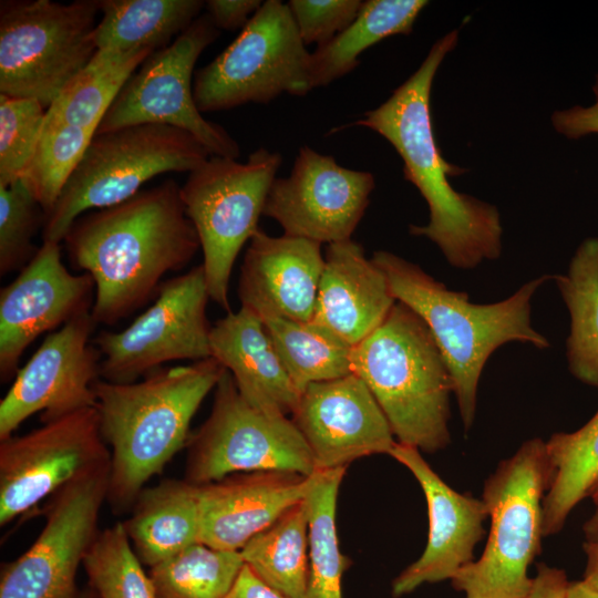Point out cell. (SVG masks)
I'll return each instance as SVG.
<instances>
[{
	"label": "cell",
	"instance_id": "4dcf8cb0",
	"mask_svg": "<svg viewBox=\"0 0 598 598\" xmlns=\"http://www.w3.org/2000/svg\"><path fill=\"white\" fill-rule=\"evenodd\" d=\"M154 52L96 51L89 64L47 109L45 121L79 127L95 134L122 86Z\"/></svg>",
	"mask_w": 598,
	"mask_h": 598
},
{
	"label": "cell",
	"instance_id": "ffe728a7",
	"mask_svg": "<svg viewBox=\"0 0 598 598\" xmlns=\"http://www.w3.org/2000/svg\"><path fill=\"white\" fill-rule=\"evenodd\" d=\"M389 455L417 481L429 516L427 542L422 555L392 581V595L399 598L425 584L451 580L474 561V549L485 534L483 524L488 514L482 498L460 493L446 484L420 450L396 442Z\"/></svg>",
	"mask_w": 598,
	"mask_h": 598
},
{
	"label": "cell",
	"instance_id": "4fadbf2b",
	"mask_svg": "<svg viewBox=\"0 0 598 598\" xmlns=\"http://www.w3.org/2000/svg\"><path fill=\"white\" fill-rule=\"evenodd\" d=\"M209 299L203 265L162 282L154 303L127 328L95 337L100 378L132 383L171 361L212 358Z\"/></svg>",
	"mask_w": 598,
	"mask_h": 598
},
{
	"label": "cell",
	"instance_id": "c3c4849f",
	"mask_svg": "<svg viewBox=\"0 0 598 598\" xmlns=\"http://www.w3.org/2000/svg\"><path fill=\"white\" fill-rule=\"evenodd\" d=\"M592 91H594V94H595V97H596V102H598V74L596 76V81L592 85Z\"/></svg>",
	"mask_w": 598,
	"mask_h": 598
},
{
	"label": "cell",
	"instance_id": "1f68e13d",
	"mask_svg": "<svg viewBox=\"0 0 598 598\" xmlns=\"http://www.w3.org/2000/svg\"><path fill=\"white\" fill-rule=\"evenodd\" d=\"M261 321L300 393L311 383L351 373L352 347L328 328L313 320L267 317Z\"/></svg>",
	"mask_w": 598,
	"mask_h": 598
},
{
	"label": "cell",
	"instance_id": "5bb4252c",
	"mask_svg": "<svg viewBox=\"0 0 598 598\" xmlns=\"http://www.w3.org/2000/svg\"><path fill=\"white\" fill-rule=\"evenodd\" d=\"M110 461L95 406L0 440L1 526Z\"/></svg>",
	"mask_w": 598,
	"mask_h": 598
},
{
	"label": "cell",
	"instance_id": "bcb514c9",
	"mask_svg": "<svg viewBox=\"0 0 598 598\" xmlns=\"http://www.w3.org/2000/svg\"><path fill=\"white\" fill-rule=\"evenodd\" d=\"M567 598H598V590L588 585L584 579L570 581Z\"/></svg>",
	"mask_w": 598,
	"mask_h": 598
},
{
	"label": "cell",
	"instance_id": "52a82bcc",
	"mask_svg": "<svg viewBox=\"0 0 598 598\" xmlns=\"http://www.w3.org/2000/svg\"><path fill=\"white\" fill-rule=\"evenodd\" d=\"M188 132L161 124H137L96 133L45 216L43 241L61 243L90 209L121 204L153 177L193 172L210 157Z\"/></svg>",
	"mask_w": 598,
	"mask_h": 598
},
{
	"label": "cell",
	"instance_id": "484cf974",
	"mask_svg": "<svg viewBox=\"0 0 598 598\" xmlns=\"http://www.w3.org/2000/svg\"><path fill=\"white\" fill-rule=\"evenodd\" d=\"M200 0H99V51L161 50L200 16Z\"/></svg>",
	"mask_w": 598,
	"mask_h": 598
},
{
	"label": "cell",
	"instance_id": "d4e9b609",
	"mask_svg": "<svg viewBox=\"0 0 598 598\" xmlns=\"http://www.w3.org/2000/svg\"><path fill=\"white\" fill-rule=\"evenodd\" d=\"M122 522L140 560L150 567L199 542V485L165 480L143 488Z\"/></svg>",
	"mask_w": 598,
	"mask_h": 598
},
{
	"label": "cell",
	"instance_id": "8992f818",
	"mask_svg": "<svg viewBox=\"0 0 598 598\" xmlns=\"http://www.w3.org/2000/svg\"><path fill=\"white\" fill-rule=\"evenodd\" d=\"M551 471L545 442L530 439L503 460L484 483L491 526L478 559L451 579L464 598H523L532 588L528 568L542 550L543 501Z\"/></svg>",
	"mask_w": 598,
	"mask_h": 598
},
{
	"label": "cell",
	"instance_id": "5b68a950",
	"mask_svg": "<svg viewBox=\"0 0 598 598\" xmlns=\"http://www.w3.org/2000/svg\"><path fill=\"white\" fill-rule=\"evenodd\" d=\"M351 372L370 389L398 443L425 453L451 443L452 378L429 327L406 305L396 301L352 347Z\"/></svg>",
	"mask_w": 598,
	"mask_h": 598
},
{
	"label": "cell",
	"instance_id": "d590c367",
	"mask_svg": "<svg viewBox=\"0 0 598 598\" xmlns=\"http://www.w3.org/2000/svg\"><path fill=\"white\" fill-rule=\"evenodd\" d=\"M93 135L79 127L44 120L34 155L21 181L45 216L53 209Z\"/></svg>",
	"mask_w": 598,
	"mask_h": 598
},
{
	"label": "cell",
	"instance_id": "3957f363",
	"mask_svg": "<svg viewBox=\"0 0 598 598\" xmlns=\"http://www.w3.org/2000/svg\"><path fill=\"white\" fill-rule=\"evenodd\" d=\"M226 371L212 357L132 383L95 382L100 431L111 446L106 501L115 513L133 507L146 482L188 443L195 413Z\"/></svg>",
	"mask_w": 598,
	"mask_h": 598
},
{
	"label": "cell",
	"instance_id": "60d3db41",
	"mask_svg": "<svg viewBox=\"0 0 598 598\" xmlns=\"http://www.w3.org/2000/svg\"><path fill=\"white\" fill-rule=\"evenodd\" d=\"M551 123L558 133L570 140L598 134V102L590 106L576 105L556 111Z\"/></svg>",
	"mask_w": 598,
	"mask_h": 598
},
{
	"label": "cell",
	"instance_id": "f35d334b",
	"mask_svg": "<svg viewBox=\"0 0 598 598\" xmlns=\"http://www.w3.org/2000/svg\"><path fill=\"white\" fill-rule=\"evenodd\" d=\"M361 0H290L287 6L306 45L321 47L357 18Z\"/></svg>",
	"mask_w": 598,
	"mask_h": 598
},
{
	"label": "cell",
	"instance_id": "f546056e",
	"mask_svg": "<svg viewBox=\"0 0 598 598\" xmlns=\"http://www.w3.org/2000/svg\"><path fill=\"white\" fill-rule=\"evenodd\" d=\"M546 453L551 471L543 501V533H559L598 480V410L580 429L554 433Z\"/></svg>",
	"mask_w": 598,
	"mask_h": 598
},
{
	"label": "cell",
	"instance_id": "8d00e7d4",
	"mask_svg": "<svg viewBox=\"0 0 598 598\" xmlns=\"http://www.w3.org/2000/svg\"><path fill=\"white\" fill-rule=\"evenodd\" d=\"M45 213L19 179L9 186L0 185V274L24 268L37 254L33 237Z\"/></svg>",
	"mask_w": 598,
	"mask_h": 598
},
{
	"label": "cell",
	"instance_id": "9a60e30c",
	"mask_svg": "<svg viewBox=\"0 0 598 598\" xmlns=\"http://www.w3.org/2000/svg\"><path fill=\"white\" fill-rule=\"evenodd\" d=\"M109 478L110 463L51 496L41 533L2 571L0 598H75L76 573L99 534Z\"/></svg>",
	"mask_w": 598,
	"mask_h": 598
},
{
	"label": "cell",
	"instance_id": "30bf717a",
	"mask_svg": "<svg viewBox=\"0 0 598 598\" xmlns=\"http://www.w3.org/2000/svg\"><path fill=\"white\" fill-rule=\"evenodd\" d=\"M310 54L287 3L267 0L236 39L196 72L197 107L217 112L266 104L283 93L306 95L313 89Z\"/></svg>",
	"mask_w": 598,
	"mask_h": 598
},
{
	"label": "cell",
	"instance_id": "e0dca14e",
	"mask_svg": "<svg viewBox=\"0 0 598 598\" xmlns=\"http://www.w3.org/2000/svg\"><path fill=\"white\" fill-rule=\"evenodd\" d=\"M95 326L90 312L47 336L0 402V440L38 412L43 423L96 405L101 353L90 342Z\"/></svg>",
	"mask_w": 598,
	"mask_h": 598
},
{
	"label": "cell",
	"instance_id": "ab89813d",
	"mask_svg": "<svg viewBox=\"0 0 598 598\" xmlns=\"http://www.w3.org/2000/svg\"><path fill=\"white\" fill-rule=\"evenodd\" d=\"M261 4L260 0H208L204 9L218 30L233 31L244 29Z\"/></svg>",
	"mask_w": 598,
	"mask_h": 598
},
{
	"label": "cell",
	"instance_id": "d6986e66",
	"mask_svg": "<svg viewBox=\"0 0 598 598\" xmlns=\"http://www.w3.org/2000/svg\"><path fill=\"white\" fill-rule=\"evenodd\" d=\"M291 420L306 440L317 471L344 467L388 454L396 443L386 416L364 381L351 372L309 384Z\"/></svg>",
	"mask_w": 598,
	"mask_h": 598
},
{
	"label": "cell",
	"instance_id": "9c48e42d",
	"mask_svg": "<svg viewBox=\"0 0 598 598\" xmlns=\"http://www.w3.org/2000/svg\"><path fill=\"white\" fill-rule=\"evenodd\" d=\"M281 155L260 147L247 162L210 156L188 173L181 186L186 215L203 251L210 300L230 312L229 280L241 248L258 230V220L281 165Z\"/></svg>",
	"mask_w": 598,
	"mask_h": 598
},
{
	"label": "cell",
	"instance_id": "4316f807",
	"mask_svg": "<svg viewBox=\"0 0 598 598\" xmlns=\"http://www.w3.org/2000/svg\"><path fill=\"white\" fill-rule=\"evenodd\" d=\"M425 0H367L354 21L310 54L315 87L326 86L353 71L370 47L395 34L411 33Z\"/></svg>",
	"mask_w": 598,
	"mask_h": 598
},
{
	"label": "cell",
	"instance_id": "8fae6325",
	"mask_svg": "<svg viewBox=\"0 0 598 598\" xmlns=\"http://www.w3.org/2000/svg\"><path fill=\"white\" fill-rule=\"evenodd\" d=\"M317 472L312 453L291 417L251 406L226 371L209 416L188 440L185 480L204 485L237 473Z\"/></svg>",
	"mask_w": 598,
	"mask_h": 598
},
{
	"label": "cell",
	"instance_id": "ee69618b",
	"mask_svg": "<svg viewBox=\"0 0 598 598\" xmlns=\"http://www.w3.org/2000/svg\"><path fill=\"white\" fill-rule=\"evenodd\" d=\"M584 530V549L598 550V506L595 513L586 520Z\"/></svg>",
	"mask_w": 598,
	"mask_h": 598
},
{
	"label": "cell",
	"instance_id": "7c38bea8",
	"mask_svg": "<svg viewBox=\"0 0 598 598\" xmlns=\"http://www.w3.org/2000/svg\"><path fill=\"white\" fill-rule=\"evenodd\" d=\"M218 35L203 13L171 44L151 54L122 86L95 134L137 124L169 125L195 136L213 156L237 158L238 143L202 115L194 97L196 61Z\"/></svg>",
	"mask_w": 598,
	"mask_h": 598
},
{
	"label": "cell",
	"instance_id": "74e56055",
	"mask_svg": "<svg viewBox=\"0 0 598 598\" xmlns=\"http://www.w3.org/2000/svg\"><path fill=\"white\" fill-rule=\"evenodd\" d=\"M47 110L34 99L0 94V185L21 179L29 166Z\"/></svg>",
	"mask_w": 598,
	"mask_h": 598
},
{
	"label": "cell",
	"instance_id": "f1b7e54d",
	"mask_svg": "<svg viewBox=\"0 0 598 598\" xmlns=\"http://www.w3.org/2000/svg\"><path fill=\"white\" fill-rule=\"evenodd\" d=\"M245 565L285 598H305L309 575L306 498L289 507L241 549Z\"/></svg>",
	"mask_w": 598,
	"mask_h": 598
},
{
	"label": "cell",
	"instance_id": "6da1fadb",
	"mask_svg": "<svg viewBox=\"0 0 598 598\" xmlns=\"http://www.w3.org/2000/svg\"><path fill=\"white\" fill-rule=\"evenodd\" d=\"M64 243L72 265L93 278L91 316L106 326L145 305L164 275L186 267L200 249L173 179L80 216Z\"/></svg>",
	"mask_w": 598,
	"mask_h": 598
},
{
	"label": "cell",
	"instance_id": "83f0119b",
	"mask_svg": "<svg viewBox=\"0 0 598 598\" xmlns=\"http://www.w3.org/2000/svg\"><path fill=\"white\" fill-rule=\"evenodd\" d=\"M553 280L570 316L568 369L577 380L598 389V237L586 238L567 272Z\"/></svg>",
	"mask_w": 598,
	"mask_h": 598
},
{
	"label": "cell",
	"instance_id": "7dc6e473",
	"mask_svg": "<svg viewBox=\"0 0 598 598\" xmlns=\"http://www.w3.org/2000/svg\"><path fill=\"white\" fill-rule=\"evenodd\" d=\"M594 504L598 506V480L590 489L589 496Z\"/></svg>",
	"mask_w": 598,
	"mask_h": 598
},
{
	"label": "cell",
	"instance_id": "b9f144b4",
	"mask_svg": "<svg viewBox=\"0 0 598 598\" xmlns=\"http://www.w3.org/2000/svg\"><path fill=\"white\" fill-rule=\"evenodd\" d=\"M569 580L564 569L539 564L533 585L523 598H567Z\"/></svg>",
	"mask_w": 598,
	"mask_h": 598
},
{
	"label": "cell",
	"instance_id": "603a6c76",
	"mask_svg": "<svg viewBox=\"0 0 598 598\" xmlns=\"http://www.w3.org/2000/svg\"><path fill=\"white\" fill-rule=\"evenodd\" d=\"M383 271L361 244L327 245L312 320L354 347L370 336L395 305Z\"/></svg>",
	"mask_w": 598,
	"mask_h": 598
},
{
	"label": "cell",
	"instance_id": "7bdbcfd3",
	"mask_svg": "<svg viewBox=\"0 0 598 598\" xmlns=\"http://www.w3.org/2000/svg\"><path fill=\"white\" fill-rule=\"evenodd\" d=\"M225 598H285L262 582L246 565Z\"/></svg>",
	"mask_w": 598,
	"mask_h": 598
},
{
	"label": "cell",
	"instance_id": "7a4b0ae2",
	"mask_svg": "<svg viewBox=\"0 0 598 598\" xmlns=\"http://www.w3.org/2000/svg\"><path fill=\"white\" fill-rule=\"evenodd\" d=\"M456 43V30L439 39L419 69L385 102L352 125L377 132L394 147L403 161L404 178L425 199L429 223L411 225L410 234L434 243L450 265L472 269L499 257L503 228L495 206L452 187L448 177L462 169L444 159L435 141L431 89L442 61Z\"/></svg>",
	"mask_w": 598,
	"mask_h": 598
},
{
	"label": "cell",
	"instance_id": "ba28073f",
	"mask_svg": "<svg viewBox=\"0 0 598 598\" xmlns=\"http://www.w3.org/2000/svg\"><path fill=\"white\" fill-rule=\"evenodd\" d=\"M99 1L0 2V94L34 99L47 110L97 49Z\"/></svg>",
	"mask_w": 598,
	"mask_h": 598
},
{
	"label": "cell",
	"instance_id": "ac0fdd59",
	"mask_svg": "<svg viewBox=\"0 0 598 598\" xmlns=\"http://www.w3.org/2000/svg\"><path fill=\"white\" fill-rule=\"evenodd\" d=\"M94 291L90 274L66 269L59 243L43 241L18 277L0 291L1 381L17 374L23 352L39 336L90 313Z\"/></svg>",
	"mask_w": 598,
	"mask_h": 598
},
{
	"label": "cell",
	"instance_id": "f6af8a7d",
	"mask_svg": "<svg viewBox=\"0 0 598 598\" xmlns=\"http://www.w3.org/2000/svg\"><path fill=\"white\" fill-rule=\"evenodd\" d=\"M587 560L584 571V580L598 590V550L584 549Z\"/></svg>",
	"mask_w": 598,
	"mask_h": 598
},
{
	"label": "cell",
	"instance_id": "277c9868",
	"mask_svg": "<svg viewBox=\"0 0 598 598\" xmlns=\"http://www.w3.org/2000/svg\"><path fill=\"white\" fill-rule=\"evenodd\" d=\"M385 275L396 299L411 308L429 327L448 368L465 431L474 422L477 390L491 354L508 342L538 349L549 341L532 324L535 292L553 276L524 283L511 297L494 303H472L468 295L448 289L419 265L385 250L371 258Z\"/></svg>",
	"mask_w": 598,
	"mask_h": 598
},
{
	"label": "cell",
	"instance_id": "2e32d148",
	"mask_svg": "<svg viewBox=\"0 0 598 598\" xmlns=\"http://www.w3.org/2000/svg\"><path fill=\"white\" fill-rule=\"evenodd\" d=\"M370 172L346 168L334 157L300 147L288 177H276L262 215L283 234L333 244L352 239L374 189Z\"/></svg>",
	"mask_w": 598,
	"mask_h": 598
},
{
	"label": "cell",
	"instance_id": "e575fe53",
	"mask_svg": "<svg viewBox=\"0 0 598 598\" xmlns=\"http://www.w3.org/2000/svg\"><path fill=\"white\" fill-rule=\"evenodd\" d=\"M123 523L99 533L83 566L100 598H157Z\"/></svg>",
	"mask_w": 598,
	"mask_h": 598
},
{
	"label": "cell",
	"instance_id": "d6a6232c",
	"mask_svg": "<svg viewBox=\"0 0 598 598\" xmlns=\"http://www.w3.org/2000/svg\"><path fill=\"white\" fill-rule=\"evenodd\" d=\"M347 466L319 471L306 497L309 514V575L305 598H342V576L350 560L340 551L337 499Z\"/></svg>",
	"mask_w": 598,
	"mask_h": 598
},
{
	"label": "cell",
	"instance_id": "cb8c5ba5",
	"mask_svg": "<svg viewBox=\"0 0 598 598\" xmlns=\"http://www.w3.org/2000/svg\"><path fill=\"white\" fill-rule=\"evenodd\" d=\"M209 339L212 357L227 369L251 406L272 416L293 412L300 392L256 313L245 307L227 312L212 326Z\"/></svg>",
	"mask_w": 598,
	"mask_h": 598
},
{
	"label": "cell",
	"instance_id": "44dd1931",
	"mask_svg": "<svg viewBox=\"0 0 598 598\" xmlns=\"http://www.w3.org/2000/svg\"><path fill=\"white\" fill-rule=\"evenodd\" d=\"M287 471L237 473L199 485V542L240 550L289 507L303 501L318 478Z\"/></svg>",
	"mask_w": 598,
	"mask_h": 598
},
{
	"label": "cell",
	"instance_id": "7402d4cb",
	"mask_svg": "<svg viewBox=\"0 0 598 598\" xmlns=\"http://www.w3.org/2000/svg\"><path fill=\"white\" fill-rule=\"evenodd\" d=\"M323 265L321 244L258 228L240 267L241 307L260 319L312 320Z\"/></svg>",
	"mask_w": 598,
	"mask_h": 598
},
{
	"label": "cell",
	"instance_id": "836d02e7",
	"mask_svg": "<svg viewBox=\"0 0 598 598\" xmlns=\"http://www.w3.org/2000/svg\"><path fill=\"white\" fill-rule=\"evenodd\" d=\"M245 566L240 550L197 542L151 567L157 598H225Z\"/></svg>",
	"mask_w": 598,
	"mask_h": 598
}]
</instances>
